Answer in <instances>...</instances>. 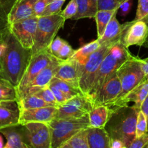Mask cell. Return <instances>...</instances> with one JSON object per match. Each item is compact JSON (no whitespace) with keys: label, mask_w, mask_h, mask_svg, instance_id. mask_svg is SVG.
I'll return each instance as SVG.
<instances>
[{"label":"cell","mask_w":148,"mask_h":148,"mask_svg":"<svg viewBox=\"0 0 148 148\" xmlns=\"http://www.w3.org/2000/svg\"><path fill=\"white\" fill-rule=\"evenodd\" d=\"M49 88L51 90L52 92H53V95H54V97L55 98H56L58 106L62 105V104L66 103L67 101H69V99L66 98V95H65L64 94L63 92H62V91L54 85V84H53L52 82H50V83L49 84Z\"/></svg>","instance_id":"36"},{"label":"cell","mask_w":148,"mask_h":148,"mask_svg":"<svg viewBox=\"0 0 148 148\" xmlns=\"http://www.w3.org/2000/svg\"><path fill=\"white\" fill-rule=\"evenodd\" d=\"M75 52V51L72 49V46L67 42L65 41L60 50L56 53V55H54V56H56L57 59H60V60L66 61L70 59L74 55Z\"/></svg>","instance_id":"33"},{"label":"cell","mask_w":148,"mask_h":148,"mask_svg":"<svg viewBox=\"0 0 148 148\" xmlns=\"http://www.w3.org/2000/svg\"><path fill=\"white\" fill-rule=\"evenodd\" d=\"M93 108L90 100L85 95H79L71 98L62 105L58 106L55 119L82 118L89 114Z\"/></svg>","instance_id":"8"},{"label":"cell","mask_w":148,"mask_h":148,"mask_svg":"<svg viewBox=\"0 0 148 148\" xmlns=\"http://www.w3.org/2000/svg\"><path fill=\"white\" fill-rule=\"evenodd\" d=\"M98 1H99V0H90L91 3H92V4L93 5V7H95V8H96L98 10Z\"/></svg>","instance_id":"44"},{"label":"cell","mask_w":148,"mask_h":148,"mask_svg":"<svg viewBox=\"0 0 148 148\" xmlns=\"http://www.w3.org/2000/svg\"><path fill=\"white\" fill-rule=\"evenodd\" d=\"M148 16V0H138L136 17L134 20H143Z\"/></svg>","instance_id":"35"},{"label":"cell","mask_w":148,"mask_h":148,"mask_svg":"<svg viewBox=\"0 0 148 148\" xmlns=\"http://www.w3.org/2000/svg\"><path fill=\"white\" fill-rule=\"evenodd\" d=\"M17 101V89L7 79L0 77V101Z\"/></svg>","instance_id":"30"},{"label":"cell","mask_w":148,"mask_h":148,"mask_svg":"<svg viewBox=\"0 0 148 148\" xmlns=\"http://www.w3.org/2000/svg\"><path fill=\"white\" fill-rule=\"evenodd\" d=\"M23 127L25 139L30 148H52L51 134L48 124L30 122Z\"/></svg>","instance_id":"7"},{"label":"cell","mask_w":148,"mask_h":148,"mask_svg":"<svg viewBox=\"0 0 148 148\" xmlns=\"http://www.w3.org/2000/svg\"><path fill=\"white\" fill-rule=\"evenodd\" d=\"M64 43V40L61 38L59 36H56V37L52 40L51 44L49 45V47H48L47 50L49 51V52L51 54L54 56V55H56V53L60 50V49L62 47V46H63Z\"/></svg>","instance_id":"37"},{"label":"cell","mask_w":148,"mask_h":148,"mask_svg":"<svg viewBox=\"0 0 148 148\" xmlns=\"http://www.w3.org/2000/svg\"><path fill=\"white\" fill-rule=\"evenodd\" d=\"M5 146L4 145V140H3L2 136L0 134V148H4Z\"/></svg>","instance_id":"45"},{"label":"cell","mask_w":148,"mask_h":148,"mask_svg":"<svg viewBox=\"0 0 148 148\" xmlns=\"http://www.w3.org/2000/svg\"><path fill=\"white\" fill-rule=\"evenodd\" d=\"M114 43H103L90 56L83 67L82 75L79 79V88L82 93L88 96L95 80L98 69L111 47Z\"/></svg>","instance_id":"6"},{"label":"cell","mask_w":148,"mask_h":148,"mask_svg":"<svg viewBox=\"0 0 148 148\" xmlns=\"http://www.w3.org/2000/svg\"><path fill=\"white\" fill-rule=\"evenodd\" d=\"M83 66L77 61L69 59L63 61L54 77L66 81L79 88V79L82 75Z\"/></svg>","instance_id":"16"},{"label":"cell","mask_w":148,"mask_h":148,"mask_svg":"<svg viewBox=\"0 0 148 148\" xmlns=\"http://www.w3.org/2000/svg\"><path fill=\"white\" fill-rule=\"evenodd\" d=\"M148 144V133L136 138L127 148H144Z\"/></svg>","instance_id":"38"},{"label":"cell","mask_w":148,"mask_h":148,"mask_svg":"<svg viewBox=\"0 0 148 148\" xmlns=\"http://www.w3.org/2000/svg\"><path fill=\"white\" fill-rule=\"evenodd\" d=\"M20 111L26 109H33L47 106H56L46 102L44 100L36 95H27L17 101Z\"/></svg>","instance_id":"26"},{"label":"cell","mask_w":148,"mask_h":148,"mask_svg":"<svg viewBox=\"0 0 148 148\" xmlns=\"http://www.w3.org/2000/svg\"><path fill=\"white\" fill-rule=\"evenodd\" d=\"M58 106H47L33 109L20 111V125L30 122H41L49 124L55 119Z\"/></svg>","instance_id":"14"},{"label":"cell","mask_w":148,"mask_h":148,"mask_svg":"<svg viewBox=\"0 0 148 148\" xmlns=\"http://www.w3.org/2000/svg\"><path fill=\"white\" fill-rule=\"evenodd\" d=\"M77 12V4L76 0H70L66 7L63 11L61 12V14L63 16L65 20L68 19H72L75 16Z\"/></svg>","instance_id":"34"},{"label":"cell","mask_w":148,"mask_h":148,"mask_svg":"<svg viewBox=\"0 0 148 148\" xmlns=\"http://www.w3.org/2000/svg\"><path fill=\"white\" fill-rule=\"evenodd\" d=\"M124 62H124V61L116 59L111 53L109 49V51H108L107 54L106 55L105 58L103 59L99 69H98L96 76H95V80H94L92 88H91L90 91L89 95L87 96L90 101L92 98V97L98 92L100 88L102 86L103 84L106 81V79L113 72H116Z\"/></svg>","instance_id":"13"},{"label":"cell","mask_w":148,"mask_h":148,"mask_svg":"<svg viewBox=\"0 0 148 148\" xmlns=\"http://www.w3.org/2000/svg\"><path fill=\"white\" fill-rule=\"evenodd\" d=\"M77 4V12L73 20L82 18H94L98 11L93 7L90 0H76Z\"/></svg>","instance_id":"27"},{"label":"cell","mask_w":148,"mask_h":148,"mask_svg":"<svg viewBox=\"0 0 148 148\" xmlns=\"http://www.w3.org/2000/svg\"><path fill=\"white\" fill-rule=\"evenodd\" d=\"M0 132L7 140L5 148H30L26 143L23 131L18 130L17 126L3 129Z\"/></svg>","instance_id":"20"},{"label":"cell","mask_w":148,"mask_h":148,"mask_svg":"<svg viewBox=\"0 0 148 148\" xmlns=\"http://www.w3.org/2000/svg\"><path fill=\"white\" fill-rule=\"evenodd\" d=\"M64 23L65 19L61 12L53 15L39 17L34 45L31 49L32 55L47 49Z\"/></svg>","instance_id":"4"},{"label":"cell","mask_w":148,"mask_h":148,"mask_svg":"<svg viewBox=\"0 0 148 148\" xmlns=\"http://www.w3.org/2000/svg\"><path fill=\"white\" fill-rule=\"evenodd\" d=\"M59 148H90L88 141V130L78 132Z\"/></svg>","instance_id":"29"},{"label":"cell","mask_w":148,"mask_h":148,"mask_svg":"<svg viewBox=\"0 0 148 148\" xmlns=\"http://www.w3.org/2000/svg\"><path fill=\"white\" fill-rule=\"evenodd\" d=\"M144 20V21L145 22V23H146V24H147V25L148 26V16H147V17H145V18L144 20ZM144 46H145V47L148 48V38H147V41H146V43H145V44H144Z\"/></svg>","instance_id":"46"},{"label":"cell","mask_w":148,"mask_h":148,"mask_svg":"<svg viewBox=\"0 0 148 148\" xmlns=\"http://www.w3.org/2000/svg\"><path fill=\"white\" fill-rule=\"evenodd\" d=\"M38 17L33 15L8 25V29L25 49H32L35 41Z\"/></svg>","instance_id":"9"},{"label":"cell","mask_w":148,"mask_h":148,"mask_svg":"<svg viewBox=\"0 0 148 148\" xmlns=\"http://www.w3.org/2000/svg\"><path fill=\"white\" fill-rule=\"evenodd\" d=\"M66 0H53L48 4L41 16H50L59 14L62 12V7ZM40 16V17H41Z\"/></svg>","instance_id":"31"},{"label":"cell","mask_w":148,"mask_h":148,"mask_svg":"<svg viewBox=\"0 0 148 148\" xmlns=\"http://www.w3.org/2000/svg\"><path fill=\"white\" fill-rule=\"evenodd\" d=\"M141 60L142 59L132 55L117 69V74L121 81V91L117 99L107 107L114 106L119 103L130 91L144 79L145 75L142 69Z\"/></svg>","instance_id":"5"},{"label":"cell","mask_w":148,"mask_h":148,"mask_svg":"<svg viewBox=\"0 0 148 148\" xmlns=\"http://www.w3.org/2000/svg\"><path fill=\"white\" fill-rule=\"evenodd\" d=\"M88 141L90 148H111V137L104 128H88Z\"/></svg>","instance_id":"21"},{"label":"cell","mask_w":148,"mask_h":148,"mask_svg":"<svg viewBox=\"0 0 148 148\" xmlns=\"http://www.w3.org/2000/svg\"><path fill=\"white\" fill-rule=\"evenodd\" d=\"M52 59L53 55L51 54L47 49L32 55L28 66L18 86L16 88L17 93L24 90L36 78V77L50 64Z\"/></svg>","instance_id":"12"},{"label":"cell","mask_w":148,"mask_h":148,"mask_svg":"<svg viewBox=\"0 0 148 148\" xmlns=\"http://www.w3.org/2000/svg\"><path fill=\"white\" fill-rule=\"evenodd\" d=\"M111 148H127L119 140L111 139Z\"/></svg>","instance_id":"43"},{"label":"cell","mask_w":148,"mask_h":148,"mask_svg":"<svg viewBox=\"0 0 148 148\" xmlns=\"http://www.w3.org/2000/svg\"><path fill=\"white\" fill-rule=\"evenodd\" d=\"M37 0H16L7 14L8 25L34 15L33 7Z\"/></svg>","instance_id":"17"},{"label":"cell","mask_w":148,"mask_h":148,"mask_svg":"<svg viewBox=\"0 0 148 148\" xmlns=\"http://www.w3.org/2000/svg\"><path fill=\"white\" fill-rule=\"evenodd\" d=\"M48 4H49L48 0H37V1L35 4L34 7H33L34 15L38 17H40L46 7H47Z\"/></svg>","instance_id":"39"},{"label":"cell","mask_w":148,"mask_h":148,"mask_svg":"<svg viewBox=\"0 0 148 148\" xmlns=\"http://www.w3.org/2000/svg\"><path fill=\"white\" fill-rule=\"evenodd\" d=\"M90 127L92 128H105L108 121L110 109L106 106L94 107L89 112Z\"/></svg>","instance_id":"23"},{"label":"cell","mask_w":148,"mask_h":148,"mask_svg":"<svg viewBox=\"0 0 148 148\" xmlns=\"http://www.w3.org/2000/svg\"><path fill=\"white\" fill-rule=\"evenodd\" d=\"M118 10H98L94 18L95 19V21H96L98 38L102 37L108 23L111 20L114 14L117 13Z\"/></svg>","instance_id":"25"},{"label":"cell","mask_w":148,"mask_h":148,"mask_svg":"<svg viewBox=\"0 0 148 148\" xmlns=\"http://www.w3.org/2000/svg\"><path fill=\"white\" fill-rule=\"evenodd\" d=\"M5 40L7 46L1 62L0 77L10 81L17 88L32 57L31 49L23 47L9 29Z\"/></svg>","instance_id":"1"},{"label":"cell","mask_w":148,"mask_h":148,"mask_svg":"<svg viewBox=\"0 0 148 148\" xmlns=\"http://www.w3.org/2000/svg\"><path fill=\"white\" fill-rule=\"evenodd\" d=\"M147 121L145 115L140 111L137 115V126H136V138L142 137L147 133Z\"/></svg>","instance_id":"32"},{"label":"cell","mask_w":148,"mask_h":148,"mask_svg":"<svg viewBox=\"0 0 148 148\" xmlns=\"http://www.w3.org/2000/svg\"><path fill=\"white\" fill-rule=\"evenodd\" d=\"M110 115L105 127L111 139L119 140L128 147L136 139V126L140 110L132 106L108 107Z\"/></svg>","instance_id":"2"},{"label":"cell","mask_w":148,"mask_h":148,"mask_svg":"<svg viewBox=\"0 0 148 148\" xmlns=\"http://www.w3.org/2000/svg\"><path fill=\"white\" fill-rule=\"evenodd\" d=\"M48 125L51 134L52 148H59L78 132L90 128L89 114L78 119H53Z\"/></svg>","instance_id":"3"},{"label":"cell","mask_w":148,"mask_h":148,"mask_svg":"<svg viewBox=\"0 0 148 148\" xmlns=\"http://www.w3.org/2000/svg\"><path fill=\"white\" fill-rule=\"evenodd\" d=\"M144 148H148V144H147V145H146V146H145V147Z\"/></svg>","instance_id":"49"},{"label":"cell","mask_w":148,"mask_h":148,"mask_svg":"<svg viewBox=\"0 0 148 148\" xmlns=\"http://www.w3.org/2000/svg\"><path fill=\"white\" fill-rule=\"evenodd\" d=\"M121 33H122V25H120L119 23L116 13L108 23L102 37L98 39L101 44L115 43L121 40Z\"/></svg>","instance_id":"22"},{"label":"cell","mask_w":148,"mask_h":148,"mask_svg":"<svg viewBox=\"0 0 148 148\" xmlns=\"http://www.w3.org/2000/svg\"><path fill=\"white\" fill-rule=\"evenodd\" d=\"M121 91V85L117 72H113L91 99L94 107L109 106L117 99Z\"/></svg>","instance_id":"10"},{"label":"cell","mask_w":148,"mask_h":148,"mask_svg":"<svg viewBox=\"0 0 148 148\" xmlns=\"http://www.w3.org/2000/svg\"><path fill=\"white\" fill-rule=\"evenodd\" d=\"M51 82L54 84L66 95V98L69 100L77 96V95H84L79 87L75 86V85L66 82V81L62 80V79H58L56 77H53L51 80Z\"/></svg>","instance_id":"28"},{"label":"cell","mask_w":148,"mask_h":148,"mask_svg":"<svg viewBox=\"0 0 148 148\" xmlns=\"http://www.w3.org/2000/svg\"><path fill=\"white\" fill-rule=\"evenodd\" d=\"M142 69L145 75V79L148 80V57L141 60Z\"/></svg>","instance_id":"42"},{"label":"cell","mask_w":148,"mask_h":148,"mask_svg":"<svg viewBox=\"0 0 148 148\" xmlns=\"http://www.w3.org/2000/svg\"><path fill=\"white\" fill-rule=\"evenodd\" d=\"M148 38V26L144 20H133L122 25L120 41L127 48L144 46Z\"/></svg>","instance_id":"11"},{"label":"cell","mask_w":148,"mask_h":148,"mask_svg":"<svg viewBox=\"0 0 148 148\" xmlns=\"http://www.w3.org/2000/svg\"><path fill=\"white\" fill-rule=\"evenodd\" d=\"M62 62L63 61L60 60V59H57L56 56H53V59H52L50 64L46 68H44L25 89L28 88H33V87L44 88V87L48 86L52 78L54 77L55 75H56L59 66Z\"/></svg>","instance_id":"18"},{"label":"cell","mask_w":148,"mask_h":148,"mask_svg":"<svg viewBox=\"0 0 148 148\" xmlns=\"http://www.w3.org/2000/svg\"><path fill=\"white\" fill-rule=\"evenodd\" d=\"M20 116L17 101H0V130L20 125Z\"/></svg>","instance_id":"15"},{"label":"cell","mask_w":148,"mask_h":148,"mask_svg":"<svg viewBox=\"0 0 148 148\" xmlns=\"http://www.w3.org/2000/svg\"><path fill=\"white\" fill-rule=\"evenodd\" d=\"M100 46H101V43L98 39L97 38L94 41L87 43L80 49L75 51L74 55L70 59L77 61L79 64L84 66L89 59L90 56L100 47Z\"/></svg>","instance_id":"24"},{"label":"cell","mask_w":148,"mask_h":148,"mask_svg":"<svg viewBox=\"0 0 148 148\" xmlns=\"http://www.w3.org/2000/svg\"><path fill=\"white\" fill-rule=\"evenodd\" d=\"M52 1H53V0H48V2H49V3L51 2Z\"/></svg>","instance_id":"48"},{"label":"cell","mask_w":148,"mask_h":148,"mask_svg":"<svg viewBox=\"0 0 148 148\" xmlns=\"http://www.w3.org/2000/svg\"><path fill=\"white\" fill-rule=\"evenodd\" d=\"M1 72V62H0V72Z\"/></svg>","instance_id":"47"},{"label":"cell","mask_w":148,"mask_h":148,"mask_svg":"<svg viewBox=\"0 0 148 148\" xmlns=\"http://www.w3.org/2000/svg\"><path fill=\"white\" fill-rule=\"evenodd\" d=\"M148 95V80L144 78L143 81L135 87L132 90L130 91L127 95L116 105L111 107L125 106H128L130 102L134 103V106L140 110L141 106Z\"/></svg>","instance_id":"19"},{"label":"cell","mask_w":148,"mask_h":148,"mask_svg":"<svg viewBox=\"0 0 148 148\" xmlns=\"http://www.w3.org/2000/svg\"><path fill=\"white\" fill-rule=\"evenodd\" d=\"M140 111H141L145 115L146 118H147V133H148V95L147 96V98H145V100L144 101V102L143 103V104H142Z\"/></svg>","instance_id":"41"},{"label":"cell","mask_w":148,"mask_h":148,"mask_svg":"<svg viewBox=\"0 0 148 148\" xmlns=\"http://www.w3.org/2000/svg\"><path fill=\"white\" fill-rule=\"evenodd\" d=\"M133 1L132 0H128L126 2L123 3L121 5V7H119V9L121 10V15L123 17H125L127 14L130 13V10H131L132 6Z\"/></svg>","instance_id":"40"}]
</instances>
